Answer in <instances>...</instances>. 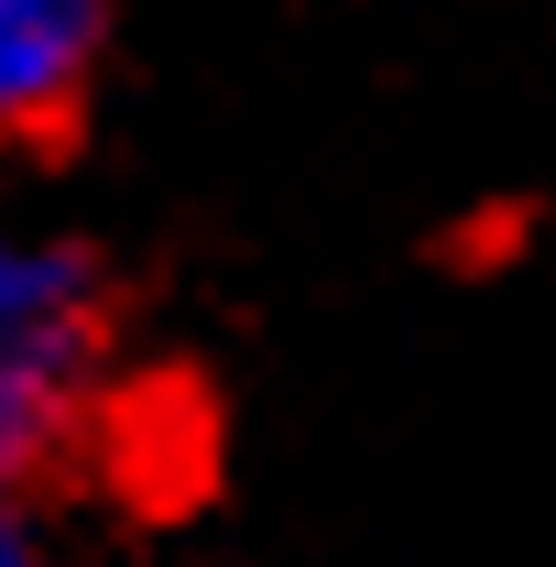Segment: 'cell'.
Here are the masks:
<instances>
[{
	"mask_svg": "<svg viewBox=\"0 0 556 567\" xmlns=\"http://www.w3.org/2000/svg\"><path fill=\"white\" fill-rule=\"evenodd\" d=\"M0 567H76L66 535L44 524V502H33V492H0Z\"/></svg>",
	"mask_w": 556,
	"mask_h": 567,
	"instance_id": "3957f363",
	"label": "cell"
},
{
	"mask_svg": "<svg viewBox=\"0 0 556 567\" xmlns=\"http://www.w3.org/2000/svg\"><path fill=\"white\" fill-rule=\"evenodd\" d=\"M110 404V284L66 229L0 218V492H33Z\"/></svg>",
	"mask_w": 556,
	"mask_h": 567,
	"instance_id": "6da1fadb",
	"label": "cell"
},
{
	"mask_svg": "<svg viewBox=\"0 0 556 567\" xmlns=\"http://www.w3.org/2000/svg\"><path fill=\"white\" fill-rule=\"evenodd\" d=\"M99 0H0V153L55 132L99 76Z\"/></svg>",
	"mask_w": 556,
	"mask_h": 567,
	"instance_id": "7a4b0ae2",
	"label": "cell"
}]
</instances>
